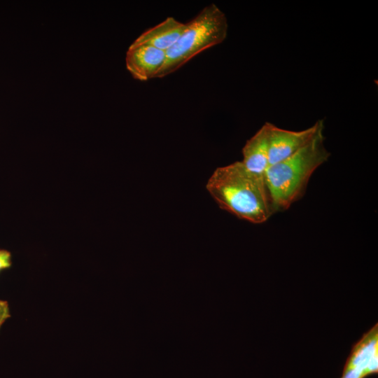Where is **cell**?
<instances>
[{
  "instance_id": "6da1fadb",
  "label": "cell",
  "mask_w": 378,
  "mask_h": 378,
  "mask_svg": "<svg viewBox=\"0 0 378 378\" xmlns=\"http://www.w3.org/2000/svg\"><path fill=\"white\" fill-rule=\"evenodd\" d=\"M206 187L221 209L241 219L260 224L274 214L265 178L241 161L217 168Z\"/></svg>"
},
{
  "instance_id": "7a4b0ae2",
  "label": "cell",
  "mask_w": 378,
  "mask_h": 378,
  "mask_svg": "<svg viewBox=\"0 0 378 378\" xmlns=\"http://www.w3.org/2000/svg\"><path fill=\"white\" fill-rule=\"evenodd\" d=\"M323 131L290 157L269 165L265 181L273 212L288 209L304 194L309 178L330 156Z\"/></svg>"
},
{
  "instance_id": "3957f363",
  "label": "cell",
  "mask_w": 378,
  "mask_h": 378,
  "mask_svg": "<svg viewBox=\"0 0 378 378\" xmlns=\"http://www.w3.org/2000/svg\"><path fill=\"white\" fill-rule=\"evenodd\" d=\"M225 14L215 4L202 8L190 21L176 43L166 51L165 62L156 78L178 70L202 51L223 43L227 37Z\"/></svg>"
},
{
  "instance_id": "277c9868",
  "label": "cell",
  "mask_w": 378,
  "mask_h": 378,
  "mask_svg": "<svg viewBox=\"0 0 378 378\" xmlns=\"http://www.w3.org/2000/svg\"><path fill=\"white\" fill-rule=\"evenodd\" d=\"M323 130V120H318L311 127L300 131L285 130L270 123L269 165L290 157Z\"/></svg>"
},
{
  "instance_id": "5b68a950",
  "label": "cell",
  "mask_w": 378,
  "mask_h": 378,
  "mask_svg": "<svg viewBox=\"0 0 378 378\" xmlns=\"http://www.w3.org/2000/svg\"><path fill=\"white\" fill-rule=\"evenodd\" d=\"M166 59V51L132 42L125 57L127 71L132 77L146 81L157 77Z\"/></svg>"
},
{
  "instance_id": "8992f818",
  "label": "cell",
  "mask_w": 378,
  "mask_h": 378,
  "mask_svg": "<svg viewBox=\"0 0 378 378\" xmlns=\"http://www.w3.org/2000/svg\"><path fill=\"white\" fill-rule=\"evenodd\" d=\"M270 123L266 122L242 148L243 164L249 172L264 178L269 167Z\"/></svg>"
},
{
  "instance_id": "52a82bcc",
  "label": "cell",
  "mask_w": 378,
  "mask_h": 378,
  "mask_svg": "<svg viewBox=\"0 0 378 378\" xmlns=\"http://www.w3.org/2000/svg\"><path fill=\"white\" fill-rule=\"evenodd\" d=\"M186 27V23L169 17L144 31L133 43L145 44L167 51L178 40Z\"/></svg>"
},
{
  "instance_id": "ba28073f",
  "label": "cell",
  "mask_w": 378,
  "mask_h": 378,
  "mask_svg": "<svg viewBox=\"0 0 378 378\" xmlns=\"http://www.w3.org/2000/svg\"><path fill=\"white\" fill-rule=\"evenodd\" d=\"M377 354H378L377 323L368 330L353 346L344 370L360 368L365 370L370 360Z\"/></svg>"
},
{
  "instance_id": "9c48e42d",
  "label": "cell",
  "mask_w": 378,
  "mask_h": 378,
  "mask_svg": "<svg viewBox=\"0 0 378 378\" xmlns=\"http://www.w3.org/2000/svg\"><path fill=\"white\" fill-rule=\"evenodd\" d=\"M11 253L7 251L0 250V272L11 266Z\"/></svg>"
},
{
  "instance_id": "30bf717a",
  "label": "cell",
  "mask_w": 378,
  "mask_h": 378,
  "mask_svg": "<svg viewBox=\"0 0 378 378\" xmlns=\"http://www.w3.org/2000/svg\"><path fill=\"white\" fill-rule=\"evenodd\" d=\"M10 317V314L8 302L0 300V328L6 320Z\"/></svg>"
},
{
  "instance_id": "8fae6325",
  "label": "cell",
  "mask_w": 378,
  "mask_h": 378,
  "mask_svg": "<svg viewBox=\"0 0 378 378\" xmlns=\"http://www.w3.org/2000/svg\"><path fill=\"white\" fill-rule=\"evenodd\" d=\"M341 378H365L364 370L360 368L343 370Z\"/></svg>"
},
{
  "instance_id": "7c38bea8",
  "label": "cell",
  "mask_w": 378,
  "mask_h": 378,
  "mask_svg": "<svg viewBox=\"0 0 378 378\" xmlns=\"http://www.w3.org/2000/svg\"><path fill=\"white\" fill-rule=\"evenodd\" d=\"M378 371V354L375 355L369 362L367 367L365 369L364 376L365 377L377 373Z\"/></svg>"
}]
</instances>
